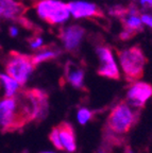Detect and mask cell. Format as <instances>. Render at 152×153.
Masks as SVG:
<instances>
[{
	"label": "cell",
	"instance_id": "6da1fadb",
	"mask_svg": "<svg viewBox=\"0 0 152 153\" xmlns=\"http://www.w3.org/2000/svg\"><path fill=\"white\" fill-rule=\"evenodd\" d=\"M22 119L26 123L31 121L40 122L49 114V98L42 89L32 88L20 91L17 96Z\"/></svg>",
	"mask_w": 152,
	"mask_h": 153
},
{
	"label": "cell",
	"instance_id": "7a4b0ae2",
	"mask_svg": "<svg viewBox=\"0 0 152 153\" xmlns=\"http://www.w3.org/2000/svg\"><path fill=\"white\" fill-rule=\"evenodd\" d=\"M138 116L137 110H133L126 101H121L111 110L103 128L124 137L137 123Z\"/></svg>",
	"mask_w": 152,
	"mask_h": 153
},
{
	"label": "cell",
	"instance_id": "3957f363",
	"mask_svg": "<svg viewBox=\"0 0 152 153\" xmlns=\"http://www.w3.org/2000/svg\"><path fill=\"white\" fill-rule=\"evenodd\" d=\"M121 68L129 82H137L144 76L147 60L143 50L137 46L118 52Z\"/></svg>",
	"mask_w": 152,
	"mask_h": 153
},
{
	"label": "cell",
	"instance_id": "277c9868",
	"mask_svg": "<svg viewBox=\"0 0 152 153\" xmlns=\"http://www.w3.org/2000/svg\"><path fill=\"white\" fill-rule=\"evenodd\" d=\"M35 65L32 62V56L22 53L12 52L5 63V74L16 80L20 86H25L32 76Z\"/></svg>",
	"mask_w": 152,
	"mask_h": 153
},
{
	"label": "cell",
	"instance_id": "5b68a950",
	"mask_svg": "<svg viewBox=\"0 0 152 153\" xmlns=\"http://www.w3.org/2000/svg\"><path fill=\"white\" fill-rule=\"evenodd\" d=\"M26 124L20 113L17 97L0 98V129L4 132L15 131Z\"/></svg>",
	"mask_w": 152,
	"mask_h": 153
},
{
	"label": "cell",
	"instance_id": "8992f818",
	"mask_svg": "<svg viewBox=\"0 0 152 153\" xmlns=\"http://www.w3.org/2000/svg\"><path fill=\"white\" fill-rule=\"evenodd\" d=\"M36 13L49 24H63L69 18L68 5L60 0H39L35 2Z\"/></svg>",
	"mask_w": 152,
	"mask_h": 153
},
{
	"label": "cell",
	"instance_id": "52a82bcc",
	"mask_svg": "<svg viewBox=\"0 0 152 153\" xmlns=\"http://www.w3.org/2000/svg\"><path fill=\"white\" fill-rule=\"evenodd\" d=\"M96 52H97L100 62L97 74L104 78H109V79L119 80L120 74H119L118 67H117L111 49L107 46H98L96 48Z\"/></svg>",
	"mask_w": 152,
	"mask_h": 153
},
{
	"label": "cell",
	"instance_id": "ba28073f",
	"mask_svg": "<svg viewBox=\"0 0 152 153\" xmlns=\"http://www.w3.org/2000/svg\"><path fill=\"white\" fill-rule=\"evenodd\" d=\"M152 97V85L146 82H134L127 93L126 102L134 110L140 111Z\"/></svg>",
	"mask_w": 152,
	"mask_h": 153
},
{
	"label": "cell",
	"instance_id": "9c48e42d",
	"mask_svg": "<svg viewBox=\"0 0 152 153\" xmlns=\"http://www.w3.org/2000/svg\"><path fill=\"white\" fill-rule=\"evenodd\" d=\"M84 34H85V30L79 25H72V26L67 27L61 35L65 49L69 52L78 50Z\"/></svg>",
	"mask_w": 152,
	"mask_h": 153
},
{
	"label": "cell",
	"instance_id": "30bf717a",
	"mask_svg": "<svg viewBox=\"0 0 152 153\" xmlns=\"http://www.w3.org/2000/svg\"><path fill=\"white\" fill-rule=\"evenodd\" d=\"M59 130L60 139L62 143V146L64 150L68 153H74L77 150V139H76V132L72 123L67 121H62L57 126Z\"/></svg>",
	"mask_w": 152,
	"mask_h": 153
},
{
	"label": "cell",
	"instance_id": "8fae6325",
	"mask_svg": "<svg viewBox=\"0 0 152 153\" xmlns=\"http://www.w3.org/2000/svg\"><path fill=\"white\" fill-rule=\"evenodd\" d=\"M67 5H68L69 13L75 18H83V17L102 15L99 7L95 3L84 2V1H74V2H69Z\"/></svg>",
	"mask_w": 152,
	"mask_h": 153
},
{
	"label": "cell",
	"instance_id": "7c38bea8",
	"mask_svg": "<svg viewBox=\"0 0 152 153\" xmlns=\"http://www.w3.org/2000/svg\"><path fill=\"white\" fill-rule=\"evenodd\" d=\"M65 78L72 87L77 89L84 88V78H85V71L82 67L77 65L76 63L68 61L65 65L64 70Z\"/></svg>",
	"mask_w": 152,
	"mask_h": 153
},
{
	"label": "cell",
	"instance_id": "4fadbf2b",
	"mask_svg": "<svg viewBox=\"0 0 152 153\" xmlns=\"http://www.w3.org/2000/svg\"><path fill=\"white\" fill-rule=\"evenodd\" d=\"M26 11L16 0H0V19H18Z\"/></svg>",
	"mask_w": 152,
	"mask_h": 153
},
{
	"label": "cell",
	"instance_id": "5bb4252c",
	"mask_svg": "<svg viewBox=\"0 0 152 153\" xmlns=\"http://www.w3.org/2000/svg\"><path fill=\"white\" fill-rule=\"evenodd\" d=\"M0 88L3 91V97L7 98H16L22 91L20 84L5 72L0 74Z\"/></svg>",
	"mask_w": 152,
	"mask_h": 153
},
{
	"label": "cell",
	"instance_id": "9a60e30c",
	"mask_svg": "<svg viewBox=\"0 0 152 153\" xmlns=\"http://www.w3.org/2000/svg\"><path fill=\"white\" fill-rule=\"evenodd\" d=\"M121 20L126 30H130L135 33H137L138 31H143V22L138 16H133V15L124 13L121 15Z\"/></svg>",
	"mask_w": 152,
	"mask_h": 153
},
{
	"label": "cell",
	"instance_id": "2e32d148",
	"mask_svg": "<svg viewBox=\"0 0 152 153\" xmlns=\"http://www.w3.org/2000/svg\"><path fill=\"white\" fill-rule=\"evenodd\" d=\"M61 51L60 50H53V49H42V51H39L38 53H36L35 55L32 56V62L33 64L38 65L40 63L47 62V61L54 60L57 57L60 56Z\"/></svg>",
	"mask_w": 152,
	"mask_h": 153
},
{
	"label": "cell",
	"instance_id": "e0dca14e",
	"mask_svg": "<svg viewBox=\"0 0 152 153\" xmlns=\"http://www.w3.org/2000/svg\"><path fill=\"white\" fill-rule=\"evenodd\" d=\"M93 116L94 112L87 108H79V111L77 113V118H78V121L81 126H84L89 120L93 119Z\"/></svg>",
	"mask_w": 152,
	"mask_h": 153
},
{
	"label": "cell",
	"instance_id": "ac0fdd59",
	"mask_svg": "<svg viewBox=\"0 0 152 153\" xmlns=\"http://www.w3.org/2000/svg\"><path fill=\"white\" fill-rule=\"evenodd\" d=\"M49 139L57 150H60V151L64 150V148H63V146H62V143H61V139H60V134H59L57 127H54L51 130V132H50V134H49Z\"/></svg>",
	"mask_w": 152,
	"mask_h": 153
},
{
	"label": "cell",
	"instance_id": "d6986e66",
	"mask_svg": "<svg viewBox=\"0 0 152 153\" xmlns=\"http://www.w3.org/2000/svg\"><path fill=\"white\" fill-rule=\"evenodd\" d=\"M43 44H44V39L42 37H34L29 42V46H30V48L33 49V50L40 48L43 46Z\"/></svg>",
	"mask_w": 152,
	"mask_h": 153
},
{
	"label": "cell",
	"instance_id": "ffe728a7",
	"mask_svg": "<svg viewBox=\"0 0 152 153\" xmlns=\"http://www.w3.org/2000/svg\"><path fill=\"white\" fill-rule=\"evenodd\" d=\"M112 149H113L112 147L109 146V145H107V143H104L102 141V143L96 149L94 153H112Z\"/></svg>",
	"mask_w": 152,
	"mask_h": 153
},
{
	"label": "cell",
	"instance_id": "44dd1931",
	"mask_svg": "<svg viewBox=\"0 0 152 153\" xmlns=\"http://www.w3.org/2000/svg\"><path fill=\"white\" fill-rule=\"evenodd\" d=\"M140 20L143 22L144 25L146 26L150 27L152 29V15H149V14H143L142 17H140Z\"/></svg>",
	"mask_w": 152,
	"mask_h": 153
},
{
	"label": "cell",
	"instance_id": "7402d4cb",
	"mask_svg": "<svg viewBox=\"0 0 152 153\" xmlns=\"http://www.w3.org/2000/svg\"><path fill=\"white\" fill-rule=\"evenodd\" d=\"M9 34L11 37H16L19 34V29L16 26H11L9 28Z\"/></svg>",
	"mask_w": 152,
	"mask_h": 153
},
{
	"label": "cell",
	"instance_id": "603a6c76",
	"mask_svg": "<svg viewBox=\"0 0 152 153\" xmlns=\"http://www.w3.org/2000/svg\"><path fill=\"white\" fill-rule=\"evenodd\" d=\"M139 1L144 7H152V0H139Z\"/></svg>",
	"mask_w": 152,
	"mask_h": 153
},
{
	"label": "cell",
	"instance_id": "cb8c5ba5",
	"mask_svg": "<svg viewBox=\"0 0 152 153\" xmlns=\"http://www.w3.org/2000/svg\"><path fill=\"white\" fill-rule=\"evenodd\" d=\"M124 153H133V151H132V149H131V147L126 146V148H124Z\"/></svg>",
	"mask_w": 152,
	"mask_h": 153
},
{
	"label": "cell",
	"instance_id": "d4e9b609",
	"mask_svg": "<svg viewBox=\"0 0 152 153\" xmlns=\"http://www.w3.org/2000/svg\"><path fill=\"white\" fill-rule=\"evenodd\" d=\"M39 153H54V152H51V151H45V152H39Z\"/></svg>",
	"mask_w": 152,
	"mask_h": 153
},
{
	"label": "cell",
	"instance_id": "484cf974",
	"mask_svg": "<svg viewBox=\"0 0 152 153\" xmlns=\"http://www.w3.org/2000/svg\"><path fill=\"white\" fill-rule=\"evenodd\" d=\"M0 89H1V88H0Z\"/></svg>",
	"mask_w": 152,
	"mask_h": 153
}]
</instances>
